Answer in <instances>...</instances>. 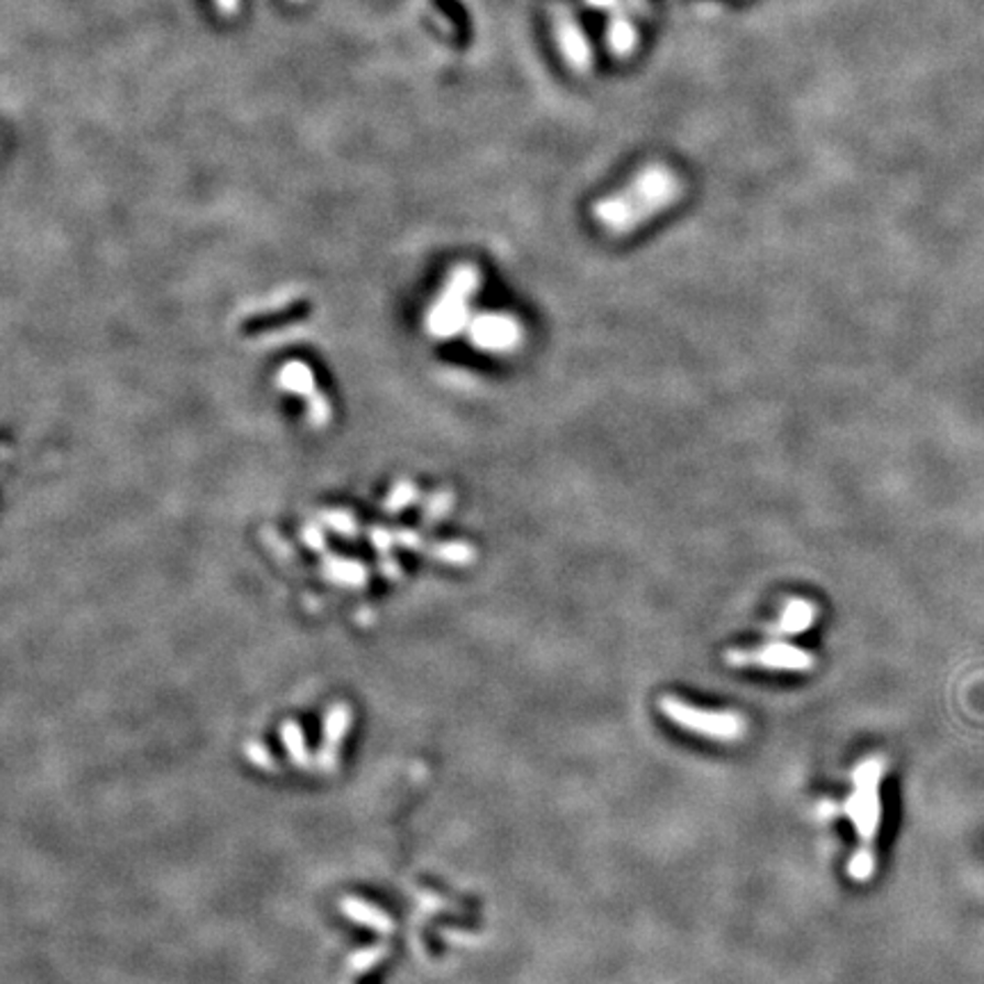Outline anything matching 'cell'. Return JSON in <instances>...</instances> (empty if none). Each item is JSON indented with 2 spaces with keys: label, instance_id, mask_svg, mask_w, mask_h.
I'll return each mask as SVG.
<instances>
[{
  "label": "cell",
  "instance_id": "obj_3",
  "mask_svg": "<svg viewBox=\"0 0 984 984\" xmlns=\"http://www.w3.org/2000/svg\"><path fill=\"white\" fill-rule=\"evenodd\" d=\"M661 711L670 723L711 740L734 743L745 734V721L734 711H706L677 698H663Z\"/></svg>",
  "mask_w": 984,
  "mask_h": 984
},
{
  "label": "cell",
  "instance_id": "obj_2",
  "mask_svg": "<svg viewBox=\"0 0 984 984\" xmlns=\"http://www.w3.org/2000/svg\"><path fill=\"white\" fill-rule=\"evenodd\" d=\"M885 770L887 761L882 757H871L862 766H857L853 775L855 789L843 804V811L847 813V819L853 821L864 845H871L875 841L882 825L879 785L882 777H885Z\"/></svg>",
  "mask_w": 984,
  "mask_h": 984
},
{
  "label": "cell",
  "instance_id": "obj_9",
  "mask_svg": "<svg viewBox=\"0 0 984 984\" xmlns=\"http://www.w3.org/2000/svg\"><path fill=\"white\" fill-rule=\"evenodd\" d=\"M873 873H875V853L871 851V845H862L853 855L851 864H847V875L855 882H868Z\"/></svg>",
  "mask_w": 984,
  "mask_h": 984
},
{
  "label": "cell",
  "instance_id": "obj_1",
  "mask_svg": "<svg viewBox=\"0 0 984 984\" xmlns=\"http://www.w3.org/2000/svg\"><path fill=\"white\" fill-rule=\"evenodd\" d=\"M684 194V183L661 162L642 166L618 192L599 198L593 206V219L610 235H629L650 219L672 208Z\"/></svg>",
  "mask_w": 984,
  "mask_h": 984
},
{
  "label": "cell",
  "instance_id": "obj_7",
  "mask_svg": "<svg viewBox=\"0 0 984 984\" xmlns=\"http://www.w3.org/2000/svg\"><path fill=\"white\" fill-rule=\"evenodd\" d=\"M817 616H819L817 604L804 597H791L782 606V610H779L777 620L768 627V631L772 636H798L811 629V625L817 623Z\"/></svg>",
  "mask_w": 984,
  "mask_h": 984
},
{
  "label": "cell",
  "instance_id": "obj_11",
  "mask_svg": "<svg viewBox=\"0 0 984 984\" xmlns=\"http://www.w3.org/2000/svg\"><path fill=\"white\" fill-rule=\"evenodd\" d=\"M584 3L599 12H614L623 3V0H584Z\"/></svg>",
  "mask_w": 984,
  "mask_h": 984
},
{
  "label": "cell",
  "instance_id": "obj_10",
  "mask_svg": "<svg viewBox=\"0 0 984 984\" xmlns=\"http://www.w3.org/2000/svg\"><path fill=\"white\" fill-rule=\"evenodd\" d=\"M623 3H625L627 10H629L631 14H636L638 19H650V17H652L650 0H623Z\"/></svg>",
  "mask_w": 984,
  "mask_h": 984
},
{
  "label": "cell",
  "instance_id": "obj_5",
  "mask_svg": "<svg viewBox=\"0 0 984 984\" xmlns=\"http://www.w3.org/2000/svg\"><path fill=\"white\" fill-rule=\"evenodd\" d=\"M725 661L734 668L759 666L768 670H789V672H807L813 668L811 652L796 648L791 642H768L755 650H729Z\"/></svg>",
  "mask_w": 984,
  "mask_h": 984
},
{
  "label": "cell",
  "instance_id": "obj_8",
  "mask_svg": "<svg viewBox=\"0 0 984 984\" xmlns=\"http://www.w3.org/2000/svg\"><path fill=\"white\" fill-rule=\"evenodd\" d=\"M606 46L618 60H627L638 48V32L625 3H620L606 23Z\"/></svg>",
  "mask_w": 984,
  "mask_h": 984
},
{
  "label": "cell",
  "instance_id": "obj_4",
  "mask_svg": "<svg viewBox=\"0 0 984 984\" xmlns=\"http://www.w3.org/2000/svg\"><path fill=\"white\" fill-rule=\"evenodd\" d=\"M550 17H552L554 37H556V44L561 48L565 64L574 74L588 76L593 72L595 57H593L591 42L586 37V30L582 28L580 17H576V10L572 8L570 0H554V3L550 6Z\"/></svg>",
  "mask_w": 984,
  "mask_h": 984
},
{
  "label": "cell",
  "instance_id": "obj_6",
  "mask_svg": "<svg viewBox=\"0 0 984 984\" xmlns=\"http://www.w3.org/2000/svg\"><path fill=\"white\" fill-rule=\"evenodd\" d=\"M472 340L486 352L508 354L520 347L522 326L511 315H482L472 326Z\"/></svg>",
  "mask_w": 984,
  "mask_h": 984
}]
</instances>
